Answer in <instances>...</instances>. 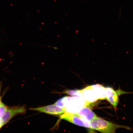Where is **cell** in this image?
Wrapping results in <instances>:
<instances>
[{"instance_id":"1","label":"cell","mask_w":133,"mask_h":133,"mask_svg":"<svg viewBox=\"0 0 133 133\" xmlns=\"http://www.w3.org/2000/svg\"><path fill=\"white\" fill-rule=\"evenodd\" d=\"M90 129L102 133H115L117 129L123 128L130 129L127 126L113 123L98 116L90 121Z\"/></svg>"},{"instance_id":"2","label":"cell","mask_w":133,"mask_h":133,"mask_svg":"<svg viewBox=\"0 0 133 133\" xmlns=\"http://www.w3.org/2000/svg\"><path fill=\"white\" fill-rule=\"evenodd\" d=\"M59 117L76 125L90 129V123L80 117L76 113L65 112L61 115Z\"/></svg>"},{"instance_id":"3","label":"cell","mask_w":133,"mask_h":133,"mask_svg":"<svg viewBox=\"0 0 133 133\" xmlns=\"http://www.w3.org/2000/svg\"><path fill=\"white\" fill-rule=\"evenodd\" d=\"M30 109L54 115H61L65 112L64 108L59 107L55 104L43 107L30 108Z\"/></svg>"},{"instance_id":"4","label":"cell","mask_w":133,"mask_h":133,"mask_svg":"<svg viewBox=\"0 0 133 133\" xmlns=\"http://www.w3.org/2000/svg\"><path fill=\"white\" fill-rule=\"evenodd\" d=\"M26 111L25 106H24L7 108L4 115L1 118L4 125L7 123L15 116L18 114H24Z\"/></svg>"},{"instance_id":"5","label":"cell","mask_w":133,"mask_h":133,"mask_svg":"<svg viewBox=\"0 0 133 133\" xmlns=\"http://www.w3.org/2000/svg\"><path fill=\"white\" fill-rule=\"evenodd\" d=\"M80 90L82 97L88 104L95 102L98 99L95 91L91 85Z\"/></svg>"},{"instance_id":"6","label":"cell","mask_w":133,"mask_h":133,"mask_svg":"<svg viewBox=\"0 0 133 133\" xmlns=\"http://www.w3.org/2000/svg\"><path fill=\"white\" fill-rule=\"evenodd\" d=\"M106 99L116 109L119 102L118 94L110 87L105 88Z\"/></svg>"},{"instance_id":"7","label":"cell","mask_w":133,"mask_h":133,"mask_svg":"<svg viewBox=\"0 0 133 133\" xmlns=\"http://www.w3.org/2000/svg\"><path fill=\"white\" fill-rule=\"evenodd\" d=\"M76 114L80 117L89 122L98 116L87 106L81 108Z\"/></svg>"},{"instance_id":"8","label":"cell","mask_w":133,"mask_h":133,"mask_svg":"<svg viewBox=\"0 0 133 133\" xmlns=\"http://www.w3.org/2000/svg\"><path fill=\"white\" fill-rule=\"evenodd\" d=\"M91 86L95 91L98 99H106L105 88L99 84L94 85Z\"/></svg>"},{"instance_id":"9","label":"cell","mask_w":133,"mask_h":133,"mask_svg":"<svg viewBox=\"0 0 133 133\" xmlns=\"http://www.w3.org/2000/svg\"><path fill=\"white\" fill-rule=\"evenodd\" d=\"M61 93L67 94L74 97H82V95L80 90L66 89Z\"/></svg>"},{"instance_id":"10","label":"cell","mask_w":133,"mask_h":133,"mask_svg":"<svg viewBox=\"0 0 133 133\" xmlns=\"http://www.w3.org/2000/svg\"><path fill=\"white\" fill-rule=\"evenodd\" d=\"M8 108L2 102L0 104V119L4 115Z\"/></svg>"},{"instance_id":"11","label":"cell","mask_w":133,"mask_h":133,"mask_svg":"<svg viewBox=\"0 0 133 133\" xmlns=\"http://www.w3.org/2000/svg\"><path fill=\"white\" fill-rule=\"evenodd\" d=\"M4 124L1 119H0V129L4 126Z\"/></svg>"},{"instance_id":"12","label":"cell","mask_w":133,"mask_h":133,"mask_svg":"<svg viewBox=\"0 0 133 133\" xmlns=\"http://www.w3.org/2000/svg\"><path fill=\"white\" fill-rule=\"evenodd\" d=\"M0 92H1V89H0ZM1 96H0V104L1 103Z\"/></svg>"}]
</instances>
